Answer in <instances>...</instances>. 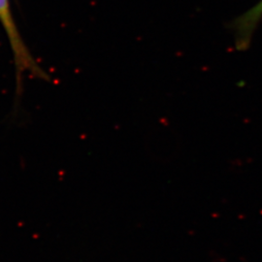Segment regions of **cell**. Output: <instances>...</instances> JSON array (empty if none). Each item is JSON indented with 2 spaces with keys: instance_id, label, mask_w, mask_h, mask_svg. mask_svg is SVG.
<instances>
[{
  "instance_id": "1",
  "label": "cell",
  "mask_w": 262,
  "mask_h": 262,
  "mask_svg": "<svg viewBox=\"0 0 262 262\" xmlns=\"http://www.w3.org/2000/svg\"><path fill=\"white\" fill-rule=\"evenodd\" d=\"M0 24L7 35L12 51L16 75V97L19 98L23 94V82L26 73L28 72L30 75L46 82L51 78L39 66L21 37L11 12L10 0H0Z\"/></svg>"
},
{
  "instance_id": "2",
  "label": "cell",
  "mask_w": 262,
  "mask_h": 262,
  "mask_svg": "<svg viewBox=\"0 0 262 262\" xmlns=\"http://www.w3.org/2000/svg\"><path fill=\"white\" fill-rule=\"evenodd\" d=\"M262 19V0L236 18L232 24L235 47L238 51H247L253 40V33Z\"/></svg>"
}]
</instances>
